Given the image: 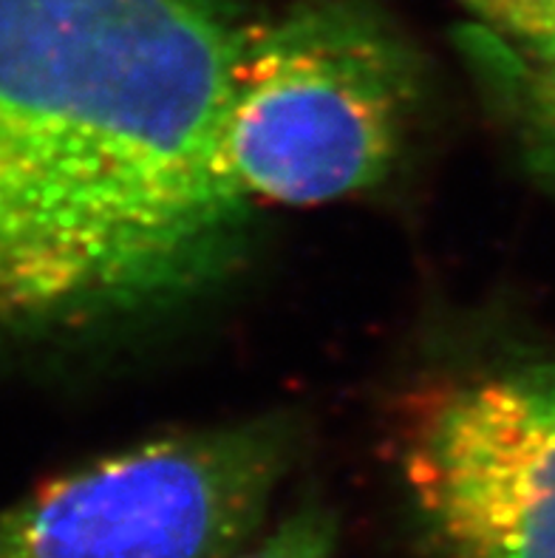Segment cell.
I'll list each match as a JSON object with an SVG mask.
<instances>
[{
  "label": "cell",
  "instance_id": "cell-1",
  "mask_svg": "<svg viewBox=\"0 0 555 558\" xmlns=\"http://www.w3.org/2000/svg\"><path fill=\"white\" fill-rule=\"evenodd\" d=\"M253 0H0V354L190 301L255 205L225 165Z\"/></svg>",
  "mask_w": 555,
  "mask_h": 558
},
{
  "label": "cell",
  "instance_id": "cell-2",
  "mask_svg": "<svg viewBox=\"0 0 555 558\" xmlns=\"http://www.w3.org/2000/svg\"><path fill=\"white\" fill-rule=\"evenodd\" d=\"M420 63L372 0H292L241 49L225 165L250 202L312 207L358 196L400 159Z\"/></svg>",
  "mask_w": 555,
  "mask_h": 558
},
{
  "label": "cell",
  "instance_id": "cell-3",
  "mask_svg": "<svg viewBox=\"0 0 555 558\" xmlns=\"http://www.w3.org/2000/svg\"><path fill=\"white\" fill-rule=\"evenodd\" d=\"M298 448L275 411L106 453L0 508V558H232Z\"/></svg>",
  "mask_w": 555,
  "mask_h": 558
},
{
  "label": "cell",
  "instance_id": "cell-4",
  "mask_svg": "<svg viewBox=\"0 0 555 558\" xmlns=\"http://www.w3.org/2000/svg\"><path fill=\"white\" fill-rule=\"evenodd\" d=\"M400 468L439 558H555V357L417 397Z\"/></svg>",
  "mask_w": 555,
  "mask_h": 558
},
{
  "label": "cell",
  "instance_id": "cell-5",
  "mask_svg": "<svg viewBox=\"0 0 555 558\" xmlns=\"http://www.w3.org/2000/svg\"><path fill=\"white\" fill-rule=\"evenodd\" d=\"M473 60L510 111L530 168L555 179V28L528 40L482 32Z\"/></svg>",
  "mask_w": 555,
  "mask_h": 558
},
{
  "label": "cell",
  "instance_id": "cell-6",
  "mask_svg": "<svg viewBox=\"0 0 555 558\" xmlns=\"http://www.w3.org/2000/svg\"><path fill=\"white\" fill-rule=\"evenodd\" d=\"M335 536V517L317 505H306L278 524L258 547L232 558H331Z\"/></svg>",
  "mask_w": 555,
  "mask_h": 558
},
{
  "label": "cell",
  "instance_id": "cell-7",
  "mask_svg": "<svg viewBox=\"0 0 555 558\" xmlns=\"http://www.w3.org/2000/svg\"><path fill=\"white\" fill-rule=\"evenodd\" d=\"M485 23V32L528 40L555 28V0H462Z\"/></svg>",
  "mask_w": 555,
  "mask_h": 558
}]
</instances>
